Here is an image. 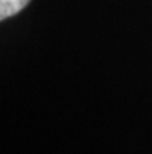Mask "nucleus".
<instances>
[{"label":"nucleus","mask_w":152,"mask_h":154,"mask_svg":"<svg viewBox=\"0 0 152 154\" xmlns=\"http://www.w3.org/2000/svg\"><path fill=\"white\" fill-rule=\"evenodd\" d=\"M30 3V0H0V19H6L19 11H22L23 8Z\"/></svg>","instance_id":"f257e3e1"}]
</instances>
